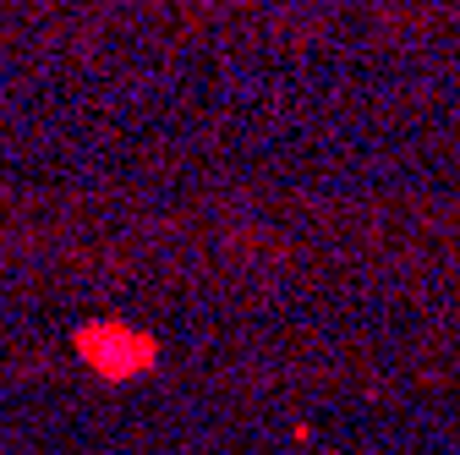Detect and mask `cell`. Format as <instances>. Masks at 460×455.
Returning <instances> with one entry per match:
<instances>
[{"mask_svg":"<svg viewBox=\"0 0 460 455\" xmlns=\"http://www.w3.org/2000/svg\"><path fill=\"white\" fill-rule=\"evenodd\" d=\"M83 357L93 362V368H104V373H132V368H143L148 357H154V346L143 335H127V329H83Z\"/></svg>","mask_w":460,"mask_h":455,"instance_id":"1","label":"cell"}]
</instances>
